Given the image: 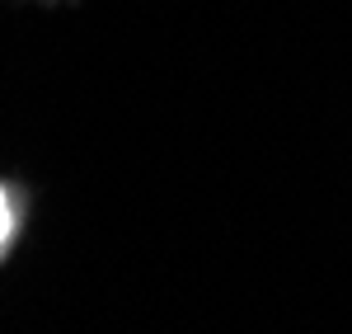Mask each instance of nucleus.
I'll return each instance as SVG.
<instances>
[{
  "mask_svg": "<svg viewBox=\"0 0 352 334\" xmlns=\"http://www.w3.org/2000/svg\"><path fill=\"white\" fill-rule=\"evenodd\" d=\"M10 231H14V212H10V198H5V189H0V245L10 240Z\"/></svg>",
  "mask_w": 352,
  "mask_h": 334,
  "instance_id": "nucleus-1",
  "label": "nucleus"
}]
</instances>
